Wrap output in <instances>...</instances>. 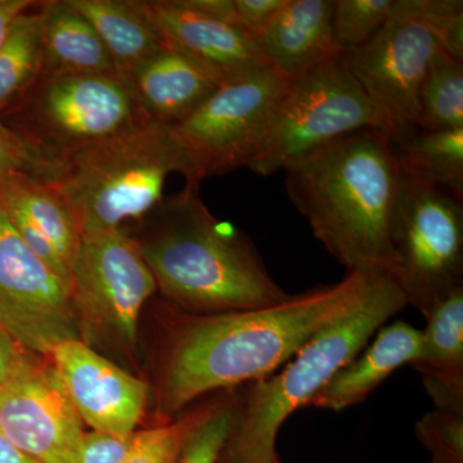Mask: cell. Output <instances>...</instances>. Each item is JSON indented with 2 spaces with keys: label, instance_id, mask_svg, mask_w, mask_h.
<instances>
[{
  "label": "cell",
  "instance_id": "cell-1",
  "mask_svg": "<svg viewBox=\"0 0 463 463\" xmlns=\"http://www.w3.org/2000/svg\"><path fill=\"white\" fill-rule=\"evenodd\" d=\"M379 277L350 272L279 306L181 317L161 373V416L170 419L210 392L276 373L316 334L361 306Z\"/></svg>",
  "mask_w": 463,
  "mask_h": 463
},
{
  "label": "cell",
  "instance_id": "cell-2",
  "mask_svg": "<svg viewBox=\"0 0 463 463\" xmlns=\"http://www.w3.org/2000/svg\"><path fill=\"white\" fill-rule=\"evenodd\" d=\"M283 170L292 205L347 273L392 279L390 231L402 175L385 133L347 134Z\"/></svg>",
  "mask_w": 463,
  "mask_h": 463
},
{
  "label": "cell",
  "instance_id": "cell-3",
  "mask_svg": "<svg viewBox=\"0 0 463 463\" xmlns=\"http://www.w3.org/2000/svg\"><path fill=\"white\" fill-rule=\"evenodd\" d=\"M199 184L149 213V236L137 241L157 288L185 312H240L279 306L291 294L268 272L246 234L218 221L200 197Z\"/></svg>",
  "mask_w": 463,
  "mask_h": 463
},
{
  "label": "cell",
  "instance_id": "cell-4",
  "mask_svg": "<svg viewBox=\"0 0 463 463\" xmlns=\"http://www.w3.org/2000/svg\"><path fill=\"white\" fill-rule=\"evenodd\" d=\"M408 307L390 277L380 276L368 297L298 349L276 373L248 383L237 421L218 463H281L277 437L283 423L349 364L392 316Z\"/></svg>",
  "mask_w": 463,
  "mask_h": 463
},
{
  "label": "cell",
  "instance_id": "cell-5",
  "mask_svg": "<svg viewBox=\"0 0 463 463\" xmlns=\"http://www.w3.org/2000/svg\"><path fill=\"white\" fill-rule=\"evenodd\" d=\"M173 173L197 184L169 125L148 121L75 152L41 181L62 194L84 236L147 216Z\"/></svg>",
  "mask_w": 463,
  "mask_h": 463
},
{
  "label": "cell",
  "instance_id": "cell-6",
  "mask_svg": "<svg viewBox=\"0 0 463 463\" xmlns=\"http://www.w3.org/2000/svg\"><path fill=\"white\" fill-rule=\"evenodd\" d=\"M0 118L29 149L38 179L75 152L152 121L124 78L103 74L44 76Z\"/></svg>",
  "mask_w": 463,
  "mask_h": 463
},
{
  "label": "cell",
  "instance_id": "cell-7",
  "mask_svg": "<svg viewBox=\"0 0 463 463\" xmlns=\"http://www.w3.org/2000/svg\"><path fill=\"white\" fill-rule=\"evenodd\" d=\"M392 281L425 316L463 288V199L402 176L392 231Z\"/></svg>",
  "mask_w": 463,
  "mask_h": 463
},
{
  "label": "cell",
  "instance_id": "cell-8",
  "mask_svg": "<svg viewBox=\"0 0 463 463\" xmlns=\"http://www.w3.org/2000/svg\"><path fill=\"white\" fill-rule=\"evenodd\" d=\"M383 123L367 94L347 67L345 54L328 58L289 84L263 147L248 169L261 176L362 129Z\"/></svg>",
  "mask_w": 463,
  "mask_h": 463
},
{
  "label": "cell",
  "instance_id": "cell-9",
  "mask_svg": "<svg viewBox=\"0 0 463 463\" xmlns=\"http://www.w3.org/2000/svg\"><path fill=\"white\" fill-rule=\"evenodd\" d=\"M69 288L87 345L136 347L142 307L157 289L136 240L123 230L81 236Z\"/></svg>",
  "mask_w": 463,
  "mask_h": 463
},
{
  "label": "cell",
  "instance_id": "cell-10",
  "mask_svg": "<svg viewBox=\"0 0 463 463\" xmlns=\"http://www.w3.org/2000/svg\"><path fill=\"white\" fill-rule=\"evenodd\" d=\"M289 84L269 67H259L219 85L194 114L170 127L194 183L249 166L263 147Z\"/></svg>",
  "mask_w": 463,
  "mask_h": 463
},
{
  "label": "cell",
  "instance_id": "cell-11",
  "mask_svg": "<svg viewBox=\"0 0 463 463\" xmlns=\"http://www.w3.org/2000/svg\"><path fill=\"white\" fill-rule=\"evenodd\" d=\"M0 328L43 356L63 341L80 339L69 286L27 248L2 207Z\"/></svg>",
  "mask_w": 463,
  "mask_h": 463
},
{
  "label": "cell",
  "instance_id": "cell-12",
  "mask_svg": "<svg viewBox=\"0 0 463 463\" xmlns=\"http://www.w3.org/2000/svg\"><path fill=\"white\" fill-rule=\"evenodd\" d=\"M440 50L425 27L392 12L388 23L367 44L344 53L390 142L419 129L420 90Z\"/></svg>",
  "mask_w": 463,
  "mask_h": 463
},
{
  "label": "cell",
  "instance_id": "cell-13",
  "mask_svg": "<svg viewBox=\"0 0 463 463\" xmlns=\"http://www.w3.org/2000/svg\"><path fill=\"white\" fill-rule=\"evenodd\" d=\"M83 421L53 365L25 355L0 386V429L38 463H74Z\"/></svg>",
  "mask_w": 463,
  "mask_h": 463
},
{
  "label": "cell",
  "instance_id": "cell-14",
  "mask_svg": "<svg viewBox=\"0 0 463 463\" xmlns=\"http://www.w3.org/2000/svg\"><path fill=\"white\" fill-rule=\"evenodd\" d=\"M81 421L93 430L137 431L147 402V383L121 370L83 340L58 344L50 355Z\"/></svg>",
  "mask_w": 463,
  "mask_h": 463
},
{
  "label": "cell",
  "instance_id": "cell-15",
  "mask_svg": "<svg viewBox=\"0 0 463 463\" xmlns=\"http://www.w3.org/2000/svg\"><path fill=\"white\" fill-rule=\"evenodd\" d=\"M142 3L164 43L199 63L216 84L267 66L254 36L242 26L194 11L183 0Z\"/></svg>",
  "mask_w": 463,
  "mask_h": 463
},
{
  "label": "cell",
  "instance_id": "cell-16",
  "mask_svg": "<svg viewBox=\"0 0 463 463\" xmlns=\"http://www.w3.org/2000/svg\"><path fill=\"white\" fill-rule=\"evenodd\" d=\"M334 0H286L254 35L265 65L288 83L341 52L332 38Z\"/></svg>",
  "mask_w": 463,
  "mask_h": 463
},
{
  "label": "cell",
  "instance_id": "cell-17",
  "mask_svg": "<svg viewBox=\"0 0 463 463\" xmlns=\"http://www.w3.org/2000/svg\"><path fill=\"white\" fill-rule=\"evenodd\" d=\"M127 81L149 120L169 127L194 114L219 87L199 63L167 44L134 66Z\"/></svg>",
  "mask_w": 463,
  "mask_h": 463
},
{
  "label": "cell",
  "instance_id": "cell-18",
  "mask_svg": "<svg viewBox=\"0 0 463 463\" xmlns=\"http://www.w3.org/2000/svg\"><path fill=\"white\" fill-rule=\"evenodd\" d=\"M374 340L309 402L307 407L341 412L364 402L381 383L403 365L417 358L421 346V330L398 321L383 326Z\"/></svg>",
  "mask_w": 463,
  "mask_h": 463
},
{
  "label": "cell",
  "instance_id": "cell-19",
  "mask_svg": "<svg viewBox=\"0 0 463 463\" xmlns=\"http://www.w3.org/2000/svg\"><path fill=\"white\" fill-rule=\"evenodd\" d=\"M423 317L421 346L410 365L421 374L434 410L463 414V288Z\"/></svg>",
  "mask_w": 463,
  "mask_h": 463
},
{
  "label": "cell",
  "instance_id": "cell-20",
  "mask_svg": "<svg viewBox=\"0 0 463 463\" xmlns=\"http://www.w3.org/2000/svg\"><path fill=\"white\" fill-rule=\"evenodd\" d=\"M44 76L118 75L99 33L69 0L39 2ZM123 78V76H121Z\"/></svg>",
  "mask_w": 463,
  "mask_h": 463
},
{
  "label": "cell",
  "instance_id": "cell-21",
  "mask_svg": "<svg viewBox=\"0 0 463 463\" xmlns=\"http://www.w3.org/2000/svg\"><path fill=\"white\" fill-rule=\"evenodd\" d=\"M0 207L9 219L25 222L47 237L70 272L81 234L54 185L27 173L11 174L0 178Z\"/></svg>",
  "mask_w": 463,
  "mask_h": 463
},
{
  "label": "cell",
  "instance_id": "cell-22",
  "mask_svg": "<svg viewBox=\"0 0 463 463\" xmlns=\"http://www.w3.org/2000/svg\"><path fill=\"white\" fill-rule=\"evenodd\" d=\"M69 3L90 21L125 80L134 66L165 44L139 0H69Z\"/></svg>",
  "mask_w": 463,
  "mask_h": 463
},
{
  "label": "cell",
  "instance_id": "cell-23",
  "mask_svg": "<svg viewBox=\"0 0 463 463\" xmlns=\"http://www.w3.org/2000/svg\"><path fill=\"white\" fill-rule=\"evenodd\" d=\"M399 173L463 199V128L416 129L392 143Z\"/></svg>",
  "mask_w": 463,
  "mask_h": 463
},
{
  "label": "cell",
  "instance_id": "cell-24",
  "mask_svg": "<svg viewBox=\"0 0 463 463\" xmlns=\"http://www.w3.org/2000/svg\"><path fill=\"white\" fill-rule=\"evenodd\" d=\"M30 9L14 21L0 48V114L25 99L44 75L41 18L38 9Z\"/></svg>",
  "mask_w": 463,
  "mask_h": 463
},
{
  "label": "cell",
  "instance_id": "cell-25",
  "mask_svg": "<svg viewBox=\"0 0 463 463\" xmlns=\"http://www.w3.org/2000/svg\"><path fill=\"white\" fill-rule=\"evenodd\" d=\"M463 128V61L440 50L420 90L419 129Z\"/></svg>",
  "mask_w": 463,
  "mask_h": 463
},
{
  "label": "cell",
  "instance_id": "cell-26",
  "mask_svg": "<svg viewBox=\"0 0 463 463\" xmlns=\"http://www.w3.org/2000/svg\"><path fill=\"white\" fill-rule=\"evenodd\" d=\"M395 0H334L332 38L341 53L358 50L383 29Z\"/></svg>",
  "mask_w": 463,
  "mask_h": 463
},
{
  "label": "cell",
  "instance_id": "cell-27",
  "mask_svg": "<svg viewBox=\"0 0 463 463\" xmlns=\"http://www.w3.org/2000/svg\"><path fill=\"white\" fill-rule=\"evenodd\" d=\"M216 402L194 408L165 425L138 431L136 446L124 463H178L188 439L214 410Z\"/></svg>",
  "mask_w": 463,
  "mask_h": 463
},
{
  "label": "cell",
  "instance_id": "cell-28",
  "mask_svg": "<svg viewBox=\"0 0 463 463\" xmlns=\"http://www.w3.org/2000/svg\"><path fill=\"white\" fill-rule=\"evenodd\" d=\"M392 12L416 21L441 50L463 61L462 0H395Z\"/></svg>",
  "mask_w": 463,
  "mask_h": 463
},
{
  "label": "cell",
  "instance_id": "cell-29",
  "mask_svg": "<svg viewBox=\"0 0 463 463\" xmlns=\"http://www.w3.org/2000/svg\"><path fill=\"white\" fill-rule=\"evenodd\" d=\"M231 392L230 397L218 399L214 410L188 439L178 463H218L239 416L240 397Z\"/></svg>",
  "mask_w": 463,
  "mask_h": 463
},
{
  "label": "cell",
  "instance_id": "cell-30",
  "mask_svg": "<svg viewBox=\"0 0 463 463\" xmlns=\"http://www.w3.org/2000/svg\"><path fill=\"white\" fill-rule=\"evenodd\" d=\"M430 463H463V414L432 410L414 425Z\"/></svg>",
  "mask_w": 463,
  "mask_h": 463
},
{
  "label": "cell",
  "instance_id": "cell-31",
  "mask_svg": "<svg viewBox=\"0 0 463 463\" xmlns=\"http://www.w3.org/2000/svg\"><path fill=\"white\" fill-rule=\"evenodd\" d=\"M137 435L138 431L128 435L85 432L74 463H124L136 446Z\"/></svg>",
  "mask_w": 463,
  "mask_h": 463
},
{
  "label": "cell",
  "instance_id": "cell-32",
  "mask_svg": "<svg viewBox=\"0 0 463 463\" xmlns=\"http://www.w3.org/2000/svg\"><path fill=\"white\" fill-rule=\"evenodd\" d=\"M33 157L24 142L0 118V178L14 173H33Z\"/></svg>",
  "mask_w": 463,
  "mask_h": 463
},
{
  "label": "cell",
  "instance_id": "cell-33",
  "mask_svg": "<svg viewBox=\"0 0 463 463\" xmlns=\"http://www.w3.org/2000/svg\"><path fill=\"white\" fill-rule=\"evenodd\" d=\"M285 2L286 0H234V8L240 25L254 36L272 20Z\"/></svg>",
  "mask_w": 463,
  "mask_h": 463
},
{
  "label": "cell",
  "instance_id": "cell-34",
  "mask_svg": "<svg viewBox=\"0 0 463 463\" xmlns=\"http://www.w3.org/2000/svg\"><path fill=\"white\" fill-rule=\"evenodd\" d=\"M20 344L0 328V386L5 385L25 358Z\"/></svg>",
  "mask_w": 463,
  "mask_h": 463
},
{
  "label": "cell",
  "instance_id": "cell-35",
  "mask_svg": "<svg viewBox=\"0 0 463 463\" xmlns=\"http://www.w3.org/2000/svg\"><path fill=\"white\" fill-rule=\"evenodd\" d=\"M183 3L200 14L219 18L233 25H240L236 8H234V0H183Z\"/></svg>",
  "mask_w": 463,
  "mask_h": 463
},
{
  "label": "cell",
  "instance_id": "cell-36",
  "mask_svg": "<svg viewBox=\"0 0 463 463\" xmlns=\"http://www.w3.org/2000/svg\"><path fill=\"white\" fill-rule=\"evenodd\" d=\"M35 3L33 0H0V48L7 42L14 21Z\"/></svg>",
  "mask_w": 463,
  "mask_h": 463
},
{
  "label": "cell",
  "instance_id": "cell-37",
  "mask_svg": "<svg viewBox=\"0 0 463 463\" xmlns=\"http://www.w3.org/2000/svg\"><path fill=\"white\" fill-rule=\"evenodd\" d=\"M0 463H38L18 449L0 429Z\"/></svg>",
  "mask_w": 463,
  "mask_h": 463
}]
</instances>
